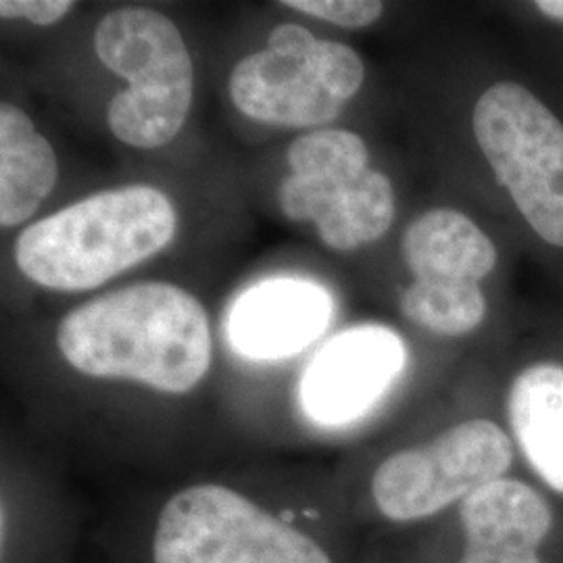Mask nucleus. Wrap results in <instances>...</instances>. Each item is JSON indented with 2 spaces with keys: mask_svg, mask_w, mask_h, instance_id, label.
Returning a JSON list of instances; mask_svg holds the SVG:
<instances>
[{
  "mask_svg": "<svg viewBox=\"0 0 563 563\" xmlns=\"http://www.w3.org/2000/svg\"><path fill=\"white\" fill-rule=\"evenodd\" d=\"M57 342L67 363L86 376L134 380L169 395L192 390L211 365L201 302L165 282L81 305L60 322Z\"/></svg>",
  "mask_w": 563,
  "mask_h": 563,
  "instance_id": "f257e3e1",
  "label": "nucleus"
},
{
  "mask_svg": "<svg viewBox=\"0 0 563 563\" xmlns=\"http://www.w3.org/2000/svg\"><path fill=\"white\" fill-rule=\"evenodd\" d=\"M178 213L162 190H102L25 228L15 262L27 280L60 292L99 288L165 249Z\"/></svg>",
  "mask_w": 563,
  "mask_h": 563,
  "instance_id": "f03ea898",
  "label": "nucleus"
},
{
  "mask_svg": "<svg viewBox=\"0 0 563 563\" xmlns=\"http://www.w3.org/2000/svg\"><path fill=\"white\" fill-rule=\"evenodd\" d=\"M95 51L130 84L109 102V130L134 148L174 141L195 90V67L176 23L153 9L111 11L97 25Z\"/></svg>",
  "mask_w": 563,
  "mask_h": 563,
  "instance_id": "7ed1b4c3",
  "label": "nucleus"
},
{
  "mask_svg": "<svg viewBox=\"0 0 563 563\" xmlns=\"http://www.w3.org/2000/svg\"><path fill=\"white\" fill-rule=\"evenodd\" d=\"M292 174L280 207L295 222H313L325 246L353 251L376 242L395 220L393 184L369 167L365 142L346 130H316L288 148Z\"/></svg>",
  "mask_w": 563,
  "mask_h": 563,
  "instance_id": "20e7f679",
  "label": "nucleus"
},
{
  "mask_svg": "<svg viewBox=\"0 0 563 563\" xmlns=\"http://www.w3.org/2000/svg\"><path fill=\"white\" fill-rule=\"evenodd\" d=\"M363 60L341 42L282 23L267 48L242 59L230 76V97L251 120L284 128L325 125L341 115L363 84Z\"/></svg>",
  "mask_w": 563,
  "mask_h": 563,
  "instance_id": "39448f33",
  "label": "nucleus"
},
{
  "mask_svg": "<svg viewBox=\"0 0 563 563\" xmlns=\"http://www.w3.org/2000/svg\"><path fill=\"white\" fill-rule=\"evenodd\" d=\"M155 563H332L301 530L282 522L241 493L197 484L163 505Z\"/></svg>",
  "mask_w": 563,
  "mask_h": 563,
  "instance_id": "423d86ee",
  "label": "nucleus"
},
{
  "mask_svg": "<svg viewBox=\"0 0 563 563\" xmlns=\"http://www.w3.org/2000/svg\"><path fill=\"white\" fill-rule=\"evenodd\" d=\"M478 146L528 225L563 246V123L516 81L490 86L476 102Z\"/></svg>",
  "mask_w": 563,
  "mask_h": 563,
  "instance_id": "0eeeda50",
  "label": "nucleus"
},
{
  "mask_svg": "<svg viewBox=\"0 0 563 563\" xmlns=\"http://www.w3.org/2000/svg\"><path fill=\"white\" fill-rule=\"evenodd\" d=\"M511 460V441L497 423L470 420L388 457L372 478V495L388 520H422L499 481Z\"/></svg>",
  "mask_w": 563,
  "mask_h": 563,
  "instance_id": "6e6552de",
  "label": "nucleus"
},
{
  "mask_svg": "<svg viewBox=\"0 0 563 563\" xmlns=\"http://www.w3.org/2000/svg\"><path fill=\"white\" fill-rule=\"evenodd\" d=\"M405 360L401 339L384 325H357L334 336L302 376L307 416L323 426L355 422L383 399Z\"/></svg>",
  "mask_w": 563,
  "mask_h": 563,
  "instance_id": "1a4fd4ad",
  "label": "nucleus"
},
{
  "mask_svg": "<svg viewBox=\"0 0 563 563\" xmlns=\"http://www.w3.org/2000/svg\"><path fill=\"white\" fill-rule=\"evenodd\" d=\"M332 299L316 282L272 278L249 288L228 313V341L253 362H278L320 339Z\"/></svg>",
  "mask_w": 563,
  "mask_h": 563,
  "instance_id": "9d476101",
  "label": "nucleus"
},
{
  "mask_svg": "<svg viewBox=\"0 0 563 563\" xmlns=\"http://www.w3.org/2000/svg\"><path fill=\"white\" fill-rule=\"evenodd\" d=\"M463 549L460 563H543L539 547L553 514L543 497L520 481L484 484L462 501Z\"/></svg>",
  "mask_w": 563,
  "mask_h": 563,
  "instance_id": "9b49d317",
  "label": "nucleus"
},
{
  "mask_svg": "<svg viewBox=\"0 0 563 563\" xmlns=\"http://www.w3.org/2000/svg\"><path fill=\"white\" fill-rule=\"evenodd\" d=\"M402 257L416 280L481 284L497 263V249L460 211L432 209L407 225Z\"/></svg>",
  "mask_w": 563,
  "mask_h": 563,
  "instance_id": "f8f14e48",
  "label": "nucleus"
},
{
  "mask_svg": "<svg viewBox=\"0 0 563 563\" xmlns=\"http://www.w3.org/2000/svg\"><path fill=\"white\" fill-rule=\"evenodd\" d=\"M507 416L523 455L553 490L563 493V367L537 363L511 384Z\"/></svg>",
  "mask_w": 563,
  "mask_h": 563,
  "instance_id": "ddd939ff",
  "label": "nucleus"
},
{
  "mask_svg": "<svg viewBox=\"0 0 563 563\" xmlns=\"http://www.w3.org/2000/svg\"><path fill=\"white\" fill-rule=\"evenodd\" d=\"M57 155L20 107H0V225L13 228L36 213L57 184Z\"/></svg>",
  "mask_w": 563,
  "mask_h": 563,
  "instance_id": "4468645a",
  "label": "nucleus"
},
{
  "mask_svg": "<svg viewBox=\"0 0 563 563\" xmlns=\"http://www.w3.org/2000/svg\"><path fill=\"white\" fill-rule=\"evenodd\" d=\"M401 311L428 332L463 336L483 323L486 299L481 284L416 280L402 292Z\"/></svg>",
  "mask_w": 563,
  "mask_h": 563,
  "instance_id": "2eb2a0df",
  "label": "nucleus"
},
{
  "mask_svg": "<svg viewBox=\"0 0 563 563\" xmlns=\"http://www.w3.org/2000/svg\"><path fill=\"white\" fill-rule=\"evenodd\" d=\"M282 4L351 30L374 23L384 9L383 2L376 0H284Z\"/></svg>",
  "mask_w": 563,
  "mask_h": 563,
  "instance_id": "dca6fc26",
  "label": "nucleus"
},
{
  "mask_svg": "<svg viewBox=\"0 0 563 563\" xmlns=\"http://www.w3.org/2000/svg\"><path fill=\"white\" fill-rule=\"evenodd\" d=\"M74 9L71 0H2L4 20H27L36 25H53Z\"/></svg>",
  "mask_w": 563,
  "mask_h": 563,
  "instance_id": "f3484780",
  "label": "nucleus"
},
{
  "mask_svg": "<svg viewBox=\"0 0 563 563\" xmlns=\"http://www.w3.org/2000/svg\"><path fill=\"white\" fill-rule=\"evenodd\" d=\"M537 9L551 20H563V0H539Z\"/></svg>",
  "mask_w": 563,
  "mask_h": 563,
  "instance_id": "a211bd4d",
  "label": "nucleus"
}]
</instances>
